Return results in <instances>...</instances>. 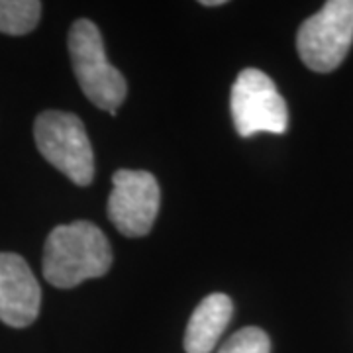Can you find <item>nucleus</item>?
<instances>
[{
	"mask_svg": "<svg viewBox=\"0 0 353 353\" xmlns=\"http://www.w3.org/2000/svg\"><path fill=\"white\" fill-rule=\"evenodd\" d=\"M112 265V250L102 230L77 220L51 230L43 248V275L57 289H73L87 279L102 277Z\"/></svg>",
	"mask_w": 353,
	"mask_h": 353,
	"instance_id": "1",
	"label": "nucleus"
},
{
	"mask_svg": "<svg viewBox=\"0 0 353 353\" xmlns=\"http://www.w3.org/2000/svg\"><path fill=\"white\" fill-rule=\"evenodd\" d=\"M69 55L85 97L106 112L116 114L124 104V75L106 59L99 28L90 20H77L69 30Z\"/></svg>",
	"mask_w": 353,
	"mask_h": 353,
	"instance_id": "2",
	"label": "nucleus"
},
{
	"mask_svg": "<svg viewBox=\"0 0 353 353\" xmlns=\"http://www.w3.org/2000/svg\"><path fill=\"white\" fill-rule=\"evenodd\" d=\"M34 138L39 153L75 185L87 187L94 176V153L85 124L75 114L48 110L36 118Z\"/></svg>",
	"mask_w": 353,
	"mask_h": 353,
	"instance_id": "3",
	"label": "nucleus"
},
{
	"mask_svg": "<svg viewBox=\"0 0 353 353\" xmlns=\"http://www.w3.org/2000/svg\"><path fill=\"white\" fill-rule=\"evenodd\" d=\"M353 43V0H330L296 34L303 63L316 73L338 69Z\"/></svg>",
	"mask_w": 353,
	"mask_h": 353,
	"instance_id": "4",
	"label": "nucleus"
},
{
	"mask_svg": "<svg viewBox=\"0 0 353 353\" xmlns=\"http://www.w3.org/2000/svg\"><path fill=\"white\" fill-rule=\"evenodd\" d=\"M234 126L241 138L255 134H285L289 128V110L281 92L259 69H243L230 97Z\"/></svg>",
	"mask_w": 353,
	"mask_h": 353,
	"instance_id": "5",
	"label": "nucleus"
},
{
	"mask_svg": "<svg viewBox=\"0 0 353 353\" xmlns=\"http://www.w3.org/2000/svg\"><path fill=\"white\" fill-rule=\"evenodd\" d=\"M108 218L126 238L150 234L159 212L161 192L157 179L148 171L120 169L112 176Z\"/></svg>",
	"mask_w": 353,
	"mask_h": 353,
	"instance_id": "6",
	"label": "nucleus"
},
{
	"mask_svg": "<svg viewBox=\"0 0 353 353\" xmlns=\"http://www.w3.org/2000/svg\"><path fill=\"white\" fill-rule=\"evenodd\" d=\"M39 306L41 289L30 265L16 253H0V320L26 328L38 318Z\"/></svg>",
	"mask_w": 353,
	"mask_h": 353,
	"instance_id": "7",
	"label": "nucleus"
},
{
	"mask_svg": "<svg viewBox=\"0 0 353 353\" xmlns=\"http://www.w3.org/2000/svg\"><path fill=\"white\" fill-rule=\"evenodd\" d=\"M234 314V303L224 292L208 294L190 316L185 332L187 353H210Z\"/></svg>",
	"mask_w": 353,
	"mask_h": 353,
	"instance_id": "8",
	"label": "nucleus"
},
{
	"mask_svg": "<svg viewBox=\"0 0 353 353\" xmlns=\"http://www.w3.org/2000/svg\"><path fill=\"white\" fill-rule=\"evenodd\" d=\"M41 16L38 0H0V32L10 36H24L32 32Z\"/></svg>",
	"mask_w": 353,
	"mask_h": 353,
	"instance_id": "9",
	"label": "nucleus"
},
{
	"mask_svg": "<svg viewBox=\"0 0 353 353\" xmlns=\"http://www.w3.org/2000/svg\"><path fill=\"white\" fill-rule=\"evenodd\" d=\"M271 341L261 328H241L218 350V353H269Z\"/></svg>",
	"mask_w": 353,
	"mask_h": 353,
	"instance_id": "10",
	"label": "nucleus"
},
{
	"mask_svg": "<svg viewBox=\"0 0 353 353\" xmlns=\"http://www.w3.org/2000/svg\"><path fill=\"white\" fill-rule=\"evenodd\" d=\"M202 6H222L224 0H202Z\"/></svg>",
	"mask_w": 353,
	"mask_h": 353,
	"instance_id": "11",
	"label": "nucleus"
}]
</instances>
